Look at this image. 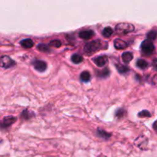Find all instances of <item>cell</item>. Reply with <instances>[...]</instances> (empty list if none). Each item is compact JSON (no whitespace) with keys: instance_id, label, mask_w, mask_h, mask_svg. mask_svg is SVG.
Instances as JSON below:
<instances>
[{"instance_id":"cell-12","label":"cell","mask_w":157,"mask_h":157,"mask_svg":"<svg viewBox=\"0 0 157 157\" xmlns=\"http://www.w3.org/2000/svg\"><path fill=\"white\" fill-rule=\"evenodd\" d=\"M96 75L99 77V78H106L110 75V71H109V69L107 67H106L103 71H98L96 73Z\"/></svg>"},{"instance_id":"cell-16","label":"cell","mask_w":157,"mask_h":157,"mask_svg":"<svg viewBox=\"0 0 157 157\" xmlns=\"http://www.w3.org/2000/svg\"><path fill=\"white\" fill-rule=\"evenodd\" d=\"M97 133H98V136H100V137L103 138V139H105V140H107L109 139V138L111 136V134L109 133H107V132L104 131V130H98V131H97Z\"/></svg>"},{"instance_id":"cell-7","label":"cell","mask_w":157,"mask_h":157,"mask_svg":"<svg viewBox=\"0 0 157 157\" xmlns=\"http://www.w3.org/2000/svg\"><path fill=\"white\" fill-rule=\"evenodd\" d=\"M93 61L98 67H104L107 64L108 59H107V56H105V55H101V56H98L97 58H94Z\"/></svg>"},{"instance_id":"cell-26","label":"cell","mask_w":157,"mask_h":157,"mask_svg":"<svg viewBox=\"0 0 157 157\" xmlns=\"http://www.w3.org/2000/svg\"><path fill=\"white\" fill-rule=\"evenodd\" d=\"M153 84L157 86V75H155L153 78Z\"/></svg>"},{"instance_id":"cell-13","label":"cell","mask_w":157,"mask_h":157,"mask_svg":"<svg viewBox=\"0 0 157 157\" xmlns=\"http://www.w3.org/2000/svg\"><path fill=\"white\" fill-rule=\"evenodd\" d=\"M136 66H137L139 68L142 69V70H145L148 67L149 64L147 61H146L145 60L143 59H138L137 61H136Z\"/></svg>"},{"instance_id":"cell-8","label":"cell","mask_w":157,"mask_h":157,"mask_svg":"<svg viewBox=\"0 0 157 157\" xmlns=\"http://www.w3.org/2000/svg\"><path fill=\"white\" fill-rule=\"evenodd\" d=\"M79 37L82 39L84 40H89L94 35V32L91 30H85V31H81L79 32Z\"/></svg>"},{"instance_id":"cell-23","label":"cell","mask_w":157,"mask_h":157,"mask_svg":"<svg viewBox=\"0 0 157 157\" xmlns=\"http://www.w3.org/2000/svg\"><path fill=\"white\" fill-rule=\"evenodd\" d=\"M125 113L126 112L124 109L120 108L117 110L116 113H115V114H116V117H117L118 118H121V117H123L124 115H125Z\"/></svg>"},{"instance_id":"cell-11","label":"cell","mask_w":157,"mask_h":157,"mask_svg":"<svg viewBox=\"0 0 157 157\" xmlns=\"http://www.w3.org/2000/svg\"><path fill=\"white\" fill-rule=\"evenodd\" d=\"M133 54L130 52H124V53H123L122 55L123 61H124V63H127H127H130V61L133 60Z\"/></svg>"},{"instance_id":"cell-6","label":"cell","mask_w":157,"mask_h":157,"mask_svg":"<svg viewBox=\"0 0 157 157\" xmlns=\"http://www.w3.org/2000/svg\"><path fill=\"white\" fill-rule=\"evenodd\" d=\"M15 121H16V118L14 117H6L0 122V127L2 128H7V127H10L12 124H13L15 122Z\"/></svg>"},{"instance_id":"cell-19","label":"cell","mask_w":157,"mask_h":157,"mask_svg":"<svg viewBox=\"0 0 157 157\" xmlns=\"http://www.w3.org/2000/svg\"><path fill=\"white\" fill-rule=\"evenodd\" d=\"M113 31L110 27H106L102 32L103 35H104V37H106V38H109V37H110L112 35H113Z\"/></svg>"},{"instance_id":"cell-24","label":"cell","mask_w":157,"mask_h":157,"mask_svg":"<svg viewBox=\"0 0 157 157\" xmlns=\"http://www.w3.org/2000/svg\"><path fill=\"white\" fill-rule=\"evenodd\" d=\"M31 113L29 111V110H25V111L22 112L21 113V117L24 118V119H29L31 117Z\"/></svg>"},{"instance_id":"cell-1","label":"cell","mask_w":157,"mask_h":157,"mask_svg":"<svg viewBox=\"0 0 157 157\" xmlns=\"http://www.w3.org/2000/svg\"><path fill=\"white\" fill-rule=\"evenodd\" d=\"M134 25L130 23H119L116 25V32H117L118 34H123V35H125V34L130 33V32H132L133 31H134Z\"/></svg>"},{"instance_id":"cell-17","label":"cell","mask_w":157,"mask_h":157,"mask_svg":"<svg viewBox=\"0 0 157 157\" xmlns=\"http://www.w3.org/2000/svg\"><path fill=\"white\" fill-rule=\"evenodd\" d=\"M81 80L84 82H88L90 80V74L88 71H85L81 74Z\"/></svg>"},{"instance_id":"cell-15","label":"cell","mask_w":157,"mask_h":157,"mask_svg":"<svg viewBox=\"0 0 157 157\" xmlns=\"http://www.w3.org/2000/svg\"><path fill=\"white\" fill-rule=\"evenodd\" d=\"M117 69V71H119L120 74H122V75H125V74H127L130 71L128 67L127 66H124V65H121V64H117L116 65Z\"/></svg>"},{"instance_id":"cell-25","label":"cell","mask_w":157,"mask_h":157,"mask_svg":"<svg viewBox=\"0 0 157 157\" xmlns=\"http://www.w3.org/2000/svg\"><path fill=\"white\" fill-rule=\"evenodd\" d=\"M153 67H154L155 70H156L157 71V58H155V59L153 60Z\"/></svg>"},{"instance_id":"cell-14","label":"cell","mask_w":157,"mask_h":157,"mask_svg":"<svg viewBox=\"0 0 157 157\" xmlns=\"http://www.w3.org/2000/svg\"><path fill=\"white\" fill-rule=\"evenodd\" d=\"M84 60L82 55H79V54H75L71 56V61L72 62L75 63V64H80Z\"/></svg>"},{"instance_id":"cell-21","label":"cell","mask_w":157,"mask_h":157,"mask_svg":"<svg viewBox=\"0 0 157 157\" xmlns=\"http://www.w3.org/2000/svg\"><path fill=\"white\" fill-rule=\"evenodd\" d=\"M49 45L53 46V47H55V48H59L61 47V42L60 40H53V41H52L50 43H49Z\"/></svg>"},{"instance_id":"cell-20","label":"cell","mask_w":157,"mask_h":157,"mask_svg":"<svg viewBox=\"0 0 157 157\" xmlns=\"http://www.w3.org/2000/svg\"><path fill=\"white\" fill-rule=\"evenodd\" d=\"M147 38H148V40H150V41H153V40H155L156 38L157 32L154 30L150 31V32H149L148 33H147Z\"/></svg>"},{"instance_id":"cell-2","label":"cell","mask_w":157,"mask_h":157,"mask_svg":"<svg viewBox=\"0 0 157 157\" xmlns=\"http://www.w3.org/2000/svg\"><path fill=\"white\" fill-rule=\"evenodd\" d=\"M141 52L144 55H150L155 51V46L151 41L145 40L141 44Z\"/></svg>"},{"instance_id":"cell-9","label":"cell","mask_w":157,"mask_h":157,"mask_svg":"<svg viewBox=\"0 0 157 157\" xmlns=\"http://www.w3.org/2000/svg\"><path fill=\"white\" fill-rule=\"evenodd\" d=\"M113 44H114L115 48L117 49V50H122V49H124L127 48V44L122 39H120V38H117V39L114 40V42H113Z\"/></svg>"},{"instance_id":"cell-5","label":"cell","mask_w":157,"mask_h":157,"mask_svg":"<svg viewBox=\"0 0 157 157\" xmlns=\"http://www.w3.org/2000/svg\"><path fill=\"white\" fill-rule=\"evenodd\" d=\"M34 67L35 68V70H37L39 72H43L47 69V64H46L45 61H41V60H35V61L32 62Z\"/></svg>"},{"instance_id":"cell-22","label":"cell","mask_w":157,"mask_h":157,"mask_svg":"<svg viewBox=\"0 0 157 157\" xmlns=\"http://www.w3.org/2000/svg\"><path fill=\"white\" fill-rule=\"evenodd\" d=\"M150 116H151V114H150V112L147 111V110H143V111L140 112V113H138V117H150Z\"/></svg>"},{"instance_id":"cell-27","label":"cell","mask_w":157,"mask_h":157,"mask_svg":"<svg viewBox=\"0 0 157 157\" xmlns=\"http://www.w3.org/2000/svg\"><path fill=\"white\" fill-rule=\"evenodd\" d=\"M153 130H154L155 131H156V133H157V121L154 123V124H153Z\"/></svg>"},{"instance_id":"cell-3","label":"cell","mask_w":157,"mask_h":157,"mask_svg":"<svg viewBox=\"0 0 157 157\" xmlns=\"http://www.w3.org/2000/svg\"><path fill=\"white\" fill-rule=\"evenodd\" d=\"M101 46H102V44H101V41H99V40L98 41H90V42L87 43L84 45V51L87 53H93V52L99 50Z\"/></svg>"},{"instance_id":"cell-10","label":"cell","mask_w":157,"mask_h":157,"mask_svg":"<svg viewBox=\"0 0 157 157\" xmlns=\"http://www.w3.org/2000/svg\"><path fill=\"white\" fill-rule=\"evenodd\" d=\"M20 44L25 48H31L34 46V42L30 38H26V39L21 40L20 41Z\"/></svg>"},{"instance_id":"cell-4","label":"cell","mask_w":157,"mask_h":157,"mask_svg":"<svg viewBox=\"0 0 157 157\" xmlns=\"http://www.w3.org/2000/svg\"><path fill=\"white\" fill-rule=\"evenodd\" d=\"M15 65V62L12 59H11L9 56H2L0 58V67L3 68H9Z\"/></svg>"},{"instance_id":"cell-18","label":"cell","mask_w":157,"mask_h":157,"mask_svg":"<svg viewBox=\"0 0 157 157\" xmlns=\"http://www.w3.org/2000/svg\"><path fill=\"white\" fill-rule=\"evenodd\" d=\"M37 48H38L40 52H44V53H49V52H51L50 48H49L48 45H47V44H38Z\"/></svg>"}]
</instances>
